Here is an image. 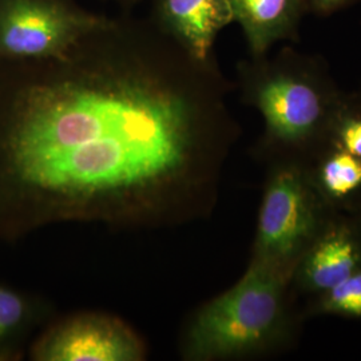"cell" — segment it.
I'll use <instances>...</instances> for the list:
<instances>
[{"instance_id":"1","label":"cell","mask_w":361,"mask_h":361,"mask_svg":"<svg viewBox=\"0 0 361 361\" xmlns=\"http://www.w3.org/2000/svg\"><path fill=\"white\" fill-rule=\"evenodd\" d=\"M233 89L150 15L109 18L62 56L0 58V241L210 219L243 133Z\"/></svg>"},{"instance_id":"5","label":"cell","mask_w":361,"mask_h":361,"mask_svg":"<svg viewBox=\"0 0 361 361\" xmlns=\"http://www.w3.org/2000/svg\"><path fill=\"white\" fill-rule=\"evenodd\" d=\"M107 20L74 0H0V58L62 56Z\"/></svg>"},{"instance_id":"16","label":"cell","mask_w":361,"mask_h":361,"mask_svg":"<svg viewBox=\"0 0 361 361\" xmlns=\"http://www.w3.org/2000/svg\"><path fill=\"white\" fill-rule=\"evenodd\" d=\"M352 216H355V219H357V221H359V224L361 225V200L360 202L357 204L356 209H355V212L352 213Z\"/></svg>"},{"instance_id":"10","label":"cell","mask_w":361,"mask_h":361,"mask_svg":"<svg viewBox=\"0 0 361 361\" xmlns=\"http://www.w3.org/2000/svg\"><path fill=\"white\" fill-rule=\"evenodd\" d=\"M52 319L55 307L46 297L0 284V361L22 360Z\"/></svg>"},{"instance_id":"4","label":"cell","mask_w":361,"mask_h":361,"mask_svg":"<svg viewBox=\"0 0 361 361\" xmlns=\"http://www.w3.org/2000/svg\"><path fill=\"white\" fill-rule=\"evenodd\" d=\"M261 202L249 261L292 279L302 253L335 213L326 205L301 161L264 165Z\"/></svg>"},{"instance_id":"7","label":"cell","mask_w":361,"mask_h":361,"mask_svg":"<svg viewBox=\"0 0 361 361\" xmlns=\"http://www.w3.org/2000/svg\"><path fill=\"white\" fill-rule=\"evenodd\" d=\"M361 268V225L335 212L298 259L290 283L300 300L320 295Z\"/></svg>"},{"instance_id":"12","label":"cell","mask_w":361,"mask_h":361,"mask_svg":"<svg viewBox=\"0 0 361 361\" xmlns=\"http://www.w3.org/2000/svg\"><path fill=\"white\" fill-rule=\"evenodd\" d=\"M301 313L305 322L313 317L334 316L361 323V268L334 288L305 298Z\"/></svg>"},{"instance_id":"15","label":"cell","mask_w":361,"mask_h":361,"mask_svg":"<svg viewBox=\"0 0 361 361\" xmlns=\"http://www.w3.org/2000/svg\"><path fill=\"white\" fill-rule=\"evenodd\" d=\"M99 1L114 4L118 8L122 10V13H133L131 10L135 8L142 0H99Z\"/></svg>"},{"instance_id":"6","label":"cell","mask_w":361,"mask_h":361,"mask_svg":"<svg viewBox=\"0 0 361 361\" xmlns=\"http://www.w3.org/2000/svg\"><path fill=\"white\" fill-rule=\"evenodd\" d=\"M34 361H143L147 345L129 324L104 312L52 319L31 341Z\"/></svg>"},{"instance_id":"2","label":"cell","mask_w":361,"mask_h":361,"mask_svg":"<svg viewBox=\"0 0 361 361\" xmlns=\"http://www.w3.org/2000/svg\"><path fill=\"white\" fill-rule=\"evenodd\" d=\"M304 323L290 277L249 261L235 284L188 314L178 355L185 361L268 359L295 348Z\"/></svg>"},{"instance_id":"13","label":"cell","mask_w":361,"mask_h":361,"mask_svg":"<svg viewBox=\"0 0 361 361\" xmlns=\"http://www.w3.org/2000/svg\"><path fill=\"white\" fill-rule=\"evenodd\" d=\"M329 143L361 159V97L357 91L344 94L334 118Z\"/></svg>"},{"instance_id":"17","label":"cell","mask_w":361,"mask_h":361,"mask_svg":"<svg viewBox=\"0 0 361 361\" xmlns=\"http://www.w3.org/2000/svg\"><path fill=\"white\" fill-rule=\"evenodd\" d=\"M357 94H359V95H360V97H361V89H360V90L357 91Z\"/></svg>"},{"instance_id":"14","label":"cell","mask_w":361,"mask_h":361,"mask_svg":"<svg viewBox=\"0 0 361 361\" xmlns=\"http://www.w3.org/2000/svg\"><path fill=\"white\" fill-rule=\"evenodd\" d=\"M349 0H307L310 7L317 13H331L336 8L347 4Z\"/></svg>"},{"instance_id":"9","label":"cell","mask_w":361,"mask_h":361,"mask_svg":"<svg viewBox=\"0 0 361 361\" xmlns=\"http://www.w3.org/2000/svg\"><path fill=\"white\" fill-rule=\"evenodd\" d=\"M245 35L250 58L267 56L280 40L293 39L307 0H229Z\"/></svg>"},{"instance_id":"8","label":"cell","mask_w":361,"mask_h":361,"mask_svg":"<svg viewBox=\"0 0 361 361\" xmlns=\"http://www.w3.org/2000/svg\"><path fill=\"white\" fill-rule=\"evenodd\" d=\"M155 23L193 58L214 59L219 31L234 22L229 0H153Z\"/></svg>"},{"instance_id":"11","label":"cell","mask_w":361,"mask_h":361,"mask_svg":"<svg viewBox=\"0 0 361 361\" xmlns=\"http://www.w3.org/2000/svg\"><path fill=\"white\" fill-rule=\"evenodd\" d=\"M310 177L326 205L352 214L361 200V159L329 143L310 164Z\"/></svg>"},{"instance_id":"3","label":"cell","mask_w":361,"mask_h":361,"mask_svg":"<svg viewBox=\"0 0 361 361\" xmlns=\"http://www.w3.org/2000/svg\"><path fill=\"white\" fill-rule=\"evenodd\" d=\"M237 78L243 102L264 119V131L250 149L258 162L310 164L329 145L334 118L345 92L322 59L284 49L273 59L240 62Z\"/></svg>"}]
</instances>
